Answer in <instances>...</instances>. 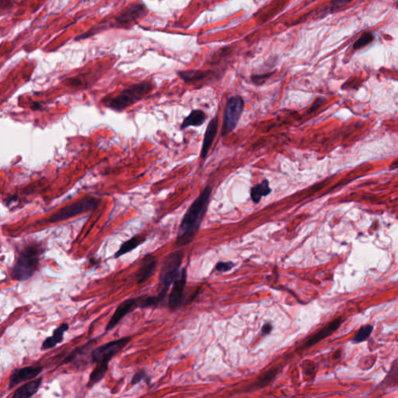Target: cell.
<instances>
[{"label":"cell","instance_id":"cell-1","mask_svg":"<svg viewBox=\"0 0 398 398\" xmlns=\"http://www.w3.org/2000/svg\"><path fill=\"white\" fill-rule=\"evenodd\" d=\"M212 191L210 186L206 187L190 205L180 225L177 237L178 247L188 245L195 238L207 212Z\"/></svg>","mask_w":398,"mask_h":398},{"label":"cell","instance_id":"cell-2","mask_svg":"<svg viewBox=\"0 0 398 398\" xmlns=\"http://www.w3.org/2000/svg\"><path fill=\"white\" fill-rule=\"evenodd\" d=\"M147 15V9L143 4H135L122 10L120 13L107 21H103L99 25H96L87 33L77 37L76 40L87 39V37L95 35L96 32L105 30L109 27L111 28H124L129 29L132 25L137 22L138 20L142 19Z\"/></svg>","mask_w":398,"mask_h":398},{"label":"cell","instance_id":"cell-3","mask_svg":"<svg viewBox=\"0 0 398 398\" xmlns=\"http://www.w3.org/2000/svg\"><path fill=\"white\" fill-rule=\"evenodd\" d=\"M41 254L42 248L38 244L26 246L20 252L11 271L13 279L22 282L33 276L40 264Z\"/></svg>","mask_w":398,"mask_h":398},{"label":"cell","instance_id":"cell-4","mask_svg":"<svg viewBox=\"0 0 398 398\" xmlns=\"http://www.w3.org/2000/svg\"><path fill=\"white\" fill-rule=\"evenodd\" d=\"M153 90V85L150 82H141L132 84L118 95L111 98L105 103V105L116 112H122L129 107L141 101Z\"/></svg>","mask_w":398,"mask_h":398},{"label":"cell","instance_id":"cell-5","mask_svg":"<svg viewBox=\"0 0 398 398\" xmlns=\"http://www.w3.org/2000/svg\"><path fill=\"white\" fill-rule=\"evenodd\" d=\"M184 254L181 250L171 253L166 257L160 275V286L161 287L160 296L165 298L170 287L174 284V281L179 276V271L182 263Z\"/></svg>","mask_w":398,"mask_h":398},{"label":"cell","instance_id":"cell-6","mask_svg":"<svg viewBox=\"0 0 398 398\" xmlns=\"http://www.w3.org/2000/svg\"><path fill=\"white\" fill-rule=\"evenodd\" d=\"M100 204V199L91 195H86L84 198H80L73 203L66 205L64 207L59 209L54 214L52 215L48 219L49 223H57L60 221L66 220L74 217L77 215L82 214L84 212L93 211L98 207Z\"/></svg>","mask_w":398,"mask_h":398},{"label":"cell","instance_id":"cell-7","mask_svg":"<svg viewBox=\"0 0 398 398\" xmlns=\"http://www.w3.org/2000/svg\"><path fill=\"white\" fill-rule=\"evenodd\" d=\"M244 108V101L240 96H234L229 99L225 110L222 136L230 134L237 127Z\"/></svg>","mask_w":398,"mask_h":398},{"label":"cell","instance_id":"cell-8","mask_svg":"<svg viewBox=\"0 0 398 398\" xmlns=\"http://www.w3.org/2000/svg\"><path fill=\"white\" fill-rule=\"evenodd\" d=\"M131 341V337H122L110 341L96 348L91 353V360L94 363H109L116 354L125 348Z\"/></svg>","mask_w":398,"mask_h":398},{"label":"cell","instance_id":"cell-9","mask_svg":"<svg viewBox=\"0 0 398 398\" xmlns=\"http://www.w3.org/2000/svg\"><path fill=\"white\" fill-rule=\"evenodd\" d=\"M143 299V296H141V297L126 299V300L122 302L117 307L116 310H115L114 314L112 315V318L108 322V325H107L106 329H105L106 331H109V330L115 328L126 315L135 310L136 308H142Z\"/></svg>","mask_w":398,"mask_h":398},{"label":"cell","instance_id":"cell-10","mask_svg":"<svg viewBox=\"0 0 398 398\" xmlns=\"http://www.w3.org/2000/svg\"><path fill=\"white\" fill-rule=\"evenodd\" d=\"M187 271L185 268L181 270L179 276L174 281L172 289L169 296L168 304L172 309L181 306L184 297V288L186 286Z\"/></svg>","mask_w":398,"mask_h":398},{"label":"cell","instance_id":"cell-11","mask_svg":"<svg viewBox=\"0 0 398 398\" xmlns=\"http://www.w3.org/2000/svg\"><path fill=\"white\" fill-rule=\"evenodd\" d=\"M43 370L42 367L28 366L16 368L10 376L9 388L12 389L21 382H26L38 377Z\"/></svg>","mask_w":398,"mask_h":398},{"label":"cell","instance_id":"cell-12","mask_svg":"<svg viewBox=\"0 0 398 398\" xmlns=\"http://www.w3.org/2000/svg\"><path fill=\"white\" fill-rule=\"evenodd\" d=\"M157 264H158V261L154 256L152 254H147L145 256L140 266H139V270L136 272L137 283H143L146 282V280L151 278L157 269Z\"/></svg>","mask_w":398,"mask_h":398},{"label":"cell","instance_id":"cell-13","mask_svg":"<svg viewBox=\"0 0 398 398\" xmlns=\"http://www.w3.org/2000/svg\"><path fill=\"white\" fill-rule=\"evenodd\" d=\"M341 323H342V318L341 317H339V318L335 319V320L330 322L325 327L319 330L318 332H316V334H313L312 337L308 339L307 341L305 343L304 348L311 347V346L317 344L319 341H322L323 339L326 338V337L330 336V334H333L341 326Z\"/></svg>","mask_w":398,"mask_h":398},{"label":"cell","instance_id":"cell-14","mask_svg":"<svg viewBox=\"0 0 398 398\" xmlns=\"http://www.w3.org/2000/svg\"><path fill=\"white\" fill-rule=\"evenodd\" d=\"M218 125H219L218 117L212 119L208 125L207 129L205 131L203 143H202V151H201V157L202 159H205L207 157L209 150L213 144L215 138L217 135Z\"/></svg>","mask_w":398,"mask_h":398},{"label":"cell","instance_id":"cell-15","mask_svg":"<svg viewBox=\"0 0 398 398\" xmlns=\"http://www.w3.org/2000/svg\"><path fill=\"white\" fill-rule=\"evenodd\" d=\"M69 328H70V326H69L68 323H62L60 327H57L54 330L53 335L47 337L43 341L42 345V350L52 349V348H55L56 346H57L58 344L63 342L65 333L69 330Z\"/></svg>","mask_w":398,"mask_h":398},{"label":"cell","instance_id":"cell-16","mask_svg":"<svg viewBox=\"0 0 398 398\" xmlns=\"http://www.w3.org/2000/svg\"><path fill=\"white\" fill-rule=\"evenodd\" d=\"M43 378L34 379L30 382H27L25 384L20 386L14 392L13 397L14 398H28L32 397L39 391L41 384H42Z\"/></svg>","mask_w":398,"mask_h":398},{"label":"cell","instance_id":"cell-17","mask_svg":"<svg viewBox=\"0 0 398 398\" xmlns=\"http://www.w3.org/2000/svg\"><path fill=\"white\" fill-rule=\"evenodd\" d=\"M271 192V189L269 187V181L267 179H264L260 184H255L251 188L250 197L254 203H258L261 200L262 197L267 196Z\"/></svg>","mask_w":398,"mask_h":398},{"label":"cell","instance_id":"cell-18","mask_svg":"<svg viewBox=\"0 0 398 398\" xmlns=\"http://www.w3.org/2000/svg\"><path fill=\"white\" fill-rule=\"evenodd\" d=\"M206 119V115L202 110H194L181 124V129H186L189 126H200L203 125Z\"/></svg>","mask_w":398,"mask_h":398},{"label":"cell","instance_id":"cell-19","mask_svg":"<svg viewBox=\"0 0 398 398\" xmlns=\"http://www.w3.org/2000/svg\"><path fill=\"white\" fill-rule=\"evenodd\" d=\"M145 240H146V238L144 237L135 236V237L131 238L130 240H127V241H125V243L122 244L119 250L115 254V257L118 258V257L125 255L127 253L131 252L132 250L137 248L139 246L141 245L143 242H145Z\"/></svg>","mask_w":398,"mask_h":398},{"label":"cell","instance_id":"cell-20","mask_svg":"<svg viewBox=\"0 0 398 398\" xmlns=\"http://www.w3.org/2000/svg\"><path fill=\"white\" fill-rule=\"evenodd\" d=\"M209 71L202 70H187L178 72V76L185 83H195L204 80L209 76Z\"/></svg>","mask_w":398,"mask_h":398},{"label":"cell","instance_id":"cell-21","mask_svg":"<svg viewBox=\"0 0 398 398\" xmlns=\"http://www.w3.org/2000/svg\"><path fill=\"white\" fill-rule=\"evenodd\" d=\"M279 371L280 368L278 367L275 366L274 368H270L266 372H263L259 377L257 378V380L253 385L252 387H254L255 389H261V388L268 386L270 382L275 379V376L278 375Z\"/></svg>","mask_w":398,"mask_h":398},{"label":"cell","instance_id":"cell-22","mask_svg":"<svg viewBox=\"0 0 398 398\" xmlns=\"http://www.w3.org/2000/svg\"><path fill=\"white\" fill-rule=\"evenodd\" d=\"M108 364L109 363H105V362L98 363V365L94 368L90 376V386L95 384L105 377V374L108 370Z\"/></svg>","mask_w":398,"mask_h":398},{"label":"cell","instance_id":"cell-23","mask_svg":"<svg viewBox=\"0 0 398 398\" xmlns=\"http://www.w3.org/2000/svg\"><path fill=\"white\" fill-rule=\"evenodd\" d=\"M375 39V36L372 32H365L363 35H361L359 39H357L353 44V49L354 50H359L365 46H368L372 43Z\"/></svg>","mask_w":398,"mask_h":398},{"label":"cell","instance_id":"cell-24","mask_svg":"<svg viewBox=\"0 0 398 398\" xmlns=\"http://www.w3.org/2000/svg\"><path fill=\"white\" fill-rule=\"evenodd\" d=\"M372 330H373V326L370 325V324L363 326V327L359 329L357 334H355L354 341L355 342H362V341H365L369 337L371 333L372 332Z\"/></svg>","mask_w":398,"mask_h":398},{"label":"cell","instance_id":"cell-25","mask_svg":"<svg viewBox=\"0 0 398 398\" xmlns=\"http://www.w3.org/2000/svg\"><path fill=\"white\" fill-rule=\"evenodd\" d=\"M353 0H330V7L326 13H334L339 10L342 9L343 7L351 4Z\"/></svg>","mask_w":398,"mask_h":398},{"label":"cell","instance_id":"cell-26","mask_svg":"<svg viewBox=\"0 0 398 398\" xmlns=\"http://www.w3.org/2000/svg\"><path fill=\"white\" fill-rule=\"evenodd\" d=\"M273 73H264V74H261V75H253L251 77V80H252L253 84L255 85L260 86L264 84L266 82V80L272 75Z\"/></svg>","mask_w":398,"mask_h":398},{"label":"cell","instance_id":"cell-27","mask_svg":"<svg viewBox=\"0 0 398 398\" xmlns=\"http://www.w3.org/2000/svg\"><path fill=\"white\" fill-rule=\"evenodd\" d=\"M233 267H234V264L231 261H227V262L220 261L216 264V269L221 272H226V271H230Z\"/></svg>","mask_w":398,"mask_h":398},{"label":"cell","instance_id":"cell-28","mask_svg":"<svg viewBox=\"0 0 398 398\" xmlns=\"http://www.w3.org/2000/svg\"><path fill=\"white\" fill-rule=\"evenodd\" d=\"M14 0H0V9L1 15H4V13L9 11L14 7Z\"/></svg>","mask_w":398,"mask_h":398},{"label":"cell","instance_id":"cell-29","mask_svg":"<svg viewBox=\"0 0 398 398\" xmlns=\"http://www.w3.org/2000/svg\"><path fill=\"white\" fill-rule=\"evenodd\" d=\"M146 372H145V370H143H143L139 371V372H136V373L135 374L134 376L132 377L131 384H132V386L138 384V383H139V382H141V381H143V379L146 378Z\"/></svg>","mask_w":398,"mask_h":398},{"label":"cell","instance_id":"cell-30","mask_svg":"<svg viewBox=\"0 0 398 398\" xmlns=\"http://www.w3.org/2000/svg\"><path fill=\"white\" fill-rule=\"evenodd\" d=\"M272 330V324L271 323H267L264 324L262 327V334L264 335L270 334Z\"/></svg>","mask_w":398,"mask_h":398},{"label":"cell","instance_id":"cell-31","mask_svg":"<svg viewBox=\"0 0 398 398\" xmlns=\"http://www.w3.org/2000/svg\"><path fill=\"white\" fill-rule=\"evenodd\" d=\"M32 108H33L34 110H39L42 108V105H41L40 103L35 102L34 103Z\"/></svg>","mask_w":398,"mask_h":398},{"label":"cell","instance_id":"cell-32","mask_svg":"<svg viewBox=\"0 0 398 398\" xmlns=\"http://www.w3.org/2000/svg\"><path fill=\"white\" fill-rule=\"evenodd\" d=\"M396 7H397V8H398V1H397V3H396Z\"/></svg>","mask_w":398,"mask_h":398}]
</instances>
